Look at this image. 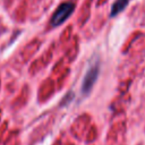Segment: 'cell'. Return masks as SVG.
<instances>
[{"label":"cell","mask_w":145,"mask_h":145,"mask_svg":"<svg viewBox=\"0 0 145 145\" xmlns=\"http://www.w3.org/2000/svg\"><path fill=\"white\" fill-rule=\"evenodd\" d=\"M75 10V5L71 2H65L58 7V9L54 11L52 18H51V25L52 26H59L63 22H66L70 15Z\"/></svg>","instance_id":"1"},{"label":"cell","mask_w":145,"mask_h":145,"mask_svg":"<svg viewBox=\"0 0 145 145\" xmlns=\"http://www.w3.org/2000/svg\"><path fill=\"white\" fill-rule=\"evenodd\" d=\"M130 0H116L112 5V8H111V14L110 16L111 17H114L116 15H118L119 12H121L126 7L127 5L129 3Z\"/></svg>","instance_id":"3"},{"label":"cell","mask_w":145,"mask_h":145,"mask_svg":"<svg viewBox=\"0 0 145 145\" xmlns=\"http://www.w3.org/2000/svg\"><path fill=\"white\" fill-rule=\"evenodd\" d=\"M97 72H99L97 65H95V66H93V67H91L88 69L87 74H86V76L84 78V83H83V87H82L84 93H88L89 92V89L92 88L93 84L95 83V80L97 78Z\"/></svg>","instance_id":"2"}]
</instances>
